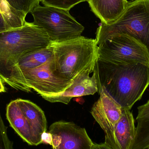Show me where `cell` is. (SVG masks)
<instances>
[{"label": "cell", "instance_id": "cell-12", "mask_svg": "<svg viewBox=\"0 0 149 149\" xmlns=\"http://www.w3.org/2000/svg\"><path fill=\"white\" fill-rule=\"evenodd\" d=\"M21 109V118L23 125L31 130L36 146L42 143V136L47 131V122L44 111L29 100L17 99Z\"/></svg>", "mask_w": 149, "mask_h": 149}, {"label": "cell", "instance_id": "cell-15", "mask_svg": "<svg viewBox=\"0 0 149 149\" xmlns=\"http://www.w3.org/2000/svg\"><path fill=\"white\" fill-rule=\"evenodd\" d=\"M0 32L20 28L24 25L27 15L17 10L6 0H0Z\"/></svg>", "mask_w": 149, "mask_h": 149}, {"label": "cell", "instance_id": "cell-21", "mask_svg": "<svg viewBox=\"0 0 149 149\" xmlns=\"http://www.w3.org/2000/svg\"><path fill=\"white\" fill-rule=\"evenodd\" d=\"M5 92V87L3 84V81L0 78V93H4Z\"/></svg>", "mask_w": 149, "mask_h": 149}, {"label": "cell", "instance_id": "cell-19", "mask_svg": "<svg viewBox=\"0 0 149 149\" xmlns=\"http://www.w3.org/2000/svg\"><path fill=\"white\" fill-rule=\"evenodd\" d=\"M52 135L49 132H45L42 136V143L51 145L52 143Z\"/></svg>", "mask_w": 149, "mask_h": 149}, {"label": "cell", "instance_id": "cell-9", "mask_svg": "<svg viewBox=\"0 0 149 149\" xmlns=\"http://www.w3.org/2000/svg\"><path fill=\"white\" fill-rule=\"evenodd\" d=\"M98 92L100 97L93 105L91 113L107 135L113 130L120 119L123 108L104 87L99 88Z\"/></svg>", "mask_w": 149, "mask_h": 149}, {"label": "cell", "instance_id": "cell-13", "mask_svg": "<svg viewBox=\"0 0 149 149\" xmlns=\"http://www.w3.org/2000/svg\"><path fill=\"white\" fill-rule=\"evenodd\" d=\"M91 10L101 23L110 25L118 19L126 9L127 0H88Z\"/></svg>", "mask_w": 149, "mask_h": 149}, {"label": "cell", "instance_id": "cell-7", "mask_svg": "<svg viewBox=\"0 0 149 149\" xmlns=\"http://www.w3.org/2000/svg\"><path fill=\"white\" fill-rule=\"evenodd\" d=\"M53 61L22 73L29 87L42 97L60 94L73 82L55 73Z\"/></svg>", "mask_w": 149, "mask_h": 149}, {"label": "cell", "instance_id": "cell-20", "mask_svg": "<svg viewBox=\"0 0 149 149\" xmlns=\"http://www.w3.org/2000/svg\"><path fill=\"white\" fill-rule=\"evenodd\" d=\"M91 149H112L106 143L96 144L93 143Z\"/></svg>", "mask_w": 149, "mask_h": 149}, {"label": "cell", "instance_id": "cell-5", "mask_svg": "<svg viewBox=\"0 0 149 149\" xmlns=\"http://www.w3.org/2000/svg\"><path fill=\"white\" fill-rule=\"evenodd\" d=\"M30 13L34 19L33 23L45 31L52 42L79 37L85 29L65 10L38 4Z\"/></svg>", "mask_w": 149, "mask_h": 149}, {"label": "cell", "instance_id": "cell-10", "mask_svg": "<svg viewBox=\"0 0 149 149\" xmlns=\"http://www.w3.org/2000/svg\"><path fill=\"white\" fill-rule=\"evenodd\" d=\"M136 127L130 110L123 109L120 119L113 130L105 135V142L112 149H130L135 135Z\"/></svg>", "mask_w": 149, "mask_h": 149}, {"label": "cell", "instance_id": "cell-8", "mask_svg": "<svg viewBox=\"0 0 149 149\" xmlns=\"http://www.w3.org/2000/svg\"><path fill=\"white\" fill-rule=\"evenodd\" d=\"M49 132L52 135L53 149H91L93 143L85 128L72 122L54 123Z\"/></svg>", "mask_w": 149, "mask_h": 149}, {"label": "cell", "instance_id": "cell-23", "mask_svg": "<svg viewBox=\"0 0 149 149\" xmlns=\"http://www.w3.org/2000/svg\"></svg>", "mask_w": 149, "mask_h": 149}, {"label": "cell", "instance_id": "cell-16", "mask_svg": "<svg viewBox=\"0 0 149 149\" xmlns=\"http://www.w3.org/2000/svg\"><path fill=\"white\" fill-rule=\"evenodd\" d=\"M10 6L27 15L39 4V0H6Z\"/></svg>", "mask_w": 149, "mask_h": 149}, {"label": "cell", "instance_id": "cell-11", "mask_svg": "<svg viewBox=\"0 0 149 149\" xmlns=\"http://www.w3.org/2000/svg\"><path fill=\"white\" fill-rule=\"evenodd\" d=\"M87 71L82 72L73 80L72 84L62 93L58 95L42 97L50 102H61L68 104L74 97L94 94L98 92V84L94 72Z\"/></svg>", "mask_w": 149, "mask_h": 149}, {"label": "cell", "instance_id": "cell-14", "mask_svg": "<svg viewBox=\"0 0 149 149\" xmlns=\"http://www.w3.org/2000/svg\"><path fill=\"white\" fill-rule=\"evenodd\" d=\"M137 109L135 135L130 149H149V100Z\"/></svg>", "mask_w": 149, "mask_h": 149}, {"label": "cell", "instance_id": "cell-6", "mask_svg": "<svg viewBox=\"0 0 149 149\" xmlns=\"http://www.w3.org/2000/svg\"><path fill=\"white\" fill-rule=\"evenodd\" d=\"M99 59L120 64L140 63L149 65V52L139 40L127 34L113 35L98 45Z\"/></svg>", "mask_w": 149, "mask_h": 149}, {"label": "cell", "instance_id": "cell-18", "mask_svg": "<svg viewBox=\"0 0 149 149\" xmlns=\"http://www.w3.org/2000/svg\"><path fill=\"white\" fill-rule=\"evenodd\" d=\"M0 149H14L13 143L9 139L7 127L5 126L0 112Z\"/></svg>", "mask_w": 149, "mask_h": 149}, {"label": "cell", "instance_id": "cell-3", "mask_svg": "<svg viewBox=\"0 0 149 149\" xmlns=\"http://www.w3.org/2000/svg\"><path fill=\"white\" fill-rule=\"evenodd\" d=\"M51 45L55 72L58 76L73 81L84 72H93L99 57L95 39L81 36Z\"/></svg>", "mask_w": 149, "mask_h": 149}, {"label": "cell", "instance_id": "cell-22", "mask_svg": "<svg viewBox=\"0 0 149 149\" xmlns=\"http://www.w3.org/2000/svg\"><path fill=\"white\" fill-rule=\"evenodd\" d=\"M134 1V0H130V1Z\"/></svg>", "mask_w": 149, "mask_h": 149}, {"label": "cell", "instance_id": "cell-17", "mask_svg": "<svg viewBox=\"0 0 149 149\" xmlns=\"http://www.w3.org/2000/svg\"><path fill=\"white\" fill-rule=\"evenodd\" d=\"M88 0H39L44 6H51L69 10L76 4Z\"/></svg>", "mask_w": 149, "mask_h": 149}, {"label": "cell", "instance_id": "cell-1", "mask_svg": "<svg viewBox=\"0 0 149 149\" xmlns=\"http://www.w3.org/2000/svg\"><path fill=\"white\" fill-rule=\"evenodd\" d=\"M93 72L98 90L104 87L123 109L130 110L149 86V65L141 63L116 64L98 58Z\"/></svg>", "mask_w": 149, "mask_h": 149}, {"label": "cell", "instance_id": "cell-4", "mask_svg": "<svg viewBox=\"0 0 149 149\" xmlns=\"http://www.w3.org/2000/svg\"><path fill=\"white\" fill-rule=\"evenodd\" d=\"M127 34L141 42L149 52V0L129 1L126 9L110 25L101 23L97 29L96 44L99 45L109 37Z\"/></svg>", "mask_w": 149, "mask_h": 149}, {"label": "cell", "instance_id": "cell-2", "mask_svg": "<svg viewBox=\"0 0 149 149\" xmlns=\"http://www.w3.org/2000/svg\"><path fill=\"white\" fill-rule=\"evenodd\" d=\"M52 43L45 31L33 22H26L20 28L0 32V78L15 89L14 74L19 59Z\"/></svg>", "mask_w": 149, "mask_h": 149}]
</instances>
